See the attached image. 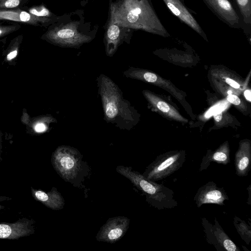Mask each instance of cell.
Segmentation results:
<instances>
[{
	"instance_id": "1",
	"label": "cell",
	"mask_w": 251,
	"mask_h": 251,
	"mask_svg": "<svg viewBox=\"0 0 251 251\" xmlns=\"http://www.w3.org/2000/svg\"><path fill=\"white\" fill-rule=\"evenodd\" d=\"M98 28L97 25L85 20L83 10L77 9L59 16L47 27L41 39L60 47L78 49L93 41Z\"/></svg>"
},
{
	"instance_id": "2",
	"label": "cell",
	"mask_w": 251,
	"mask_h": 251,
	"mask_svg": "<svg viewBox=\"0 0 251 251\" xmlns=\"http://www.w3.org/2000/svg\"><path fill=\"white\" fill-rule=\"evenodd\" d=\"M109 10L121 25L163 37L170 36L151 0H109Z\"/></svg>"
},
{
	"instance_id": "3",
	"label": "cell",
	"mask_w": 251,
	"mask_h": 251,
	"mask_svg": "<svg viewBox=\"0 0 251 251\" xmlns=\"http://www.w3.org/2000/svg\"><path fill=\"white\" fill-rule=\"evenodd\" d=\"M104 120L120 129L129 130L136 122V112L126 100L118 85L108 76L100 74L97 78Z\"/></svg>"
},
{
	"instance_id": "4",
	"label": "cell",
	"mask_w": 251,
	"mask_h": 251,
	"mask_svg": "<svg viewBox=\"0 0 251 251\" xmlns=\"http://www.w3.org/2000/svg\"><path fill=\"white\" fill-rule=\"evenodd\" d=\"M116 170L144 192L149 202L155 208L162 210L177 205L174 192L171 189L147 179L139 173L132 171L131 168L119 166Z\"/></svg>"
},
{
	"instance_id": "5",
	"label": "cell",
	"mask_w": 251,
	"mask_h": 251,
	"mask_svg": "<svg viewBox=\"0 0 251 251\" xmlns=\"http://www.w3.org/2000/svg\"><path fill=\"white\" fill-rule=\"evenodd\" d=\"M185 161L184 151H173L158 156L143 175L147 179L162 180L179 170Z\"/></svg>"
},
{
	"instance_id": "6",
	"label": "cell",
	"mask_w": 251,
	"mask_h": 251,
	"mask_svg": "<svg viewBox=\"0 0 251 251\" xmlns=\"http://www.w3.org/2000/svg\"><path fill=\"white\" fill-rule=\"evenodd\" d=\"M78 153L74 148L61 146L56 149L52 155V163L55 170L66 180L75 178L80 169Z\"/></svg>"
},
{
	"instance_id": "7",
	"label": "cell",
	"mask_w": 251,
	"mask_h": 251,
	"mask_svg": "<svg viewBox=\"0 0 251 251\" xmlns=\"http://www.w3.org/2000/svg\"><path fill=\"white\" fill-rule=\"evenodd\" d=\"M108 16L103 43L106 55L112 57L121 45L130 43L133 30L120 25L109 10Z\"/></svg>"
},
{
	"instance_id": "8",
	"label": "cell",
	"mask_w": 251,
	"mask_h": 251,
	"mask_svg": "<svg viewBox=\"0 0 251 251\" xmlns=\"http://www.w3.org/2000/svg\"><path fill=\"white\" fill-rule=\"evenodd\" d=\"M207 7L221 21L233 28H243L239 12L229 0H202Z\"/></svg>"
},
{
	"instance_id": "9",
	"label": "cell",
	"mask_w": 251,
	"mask_h": 251,
	"mask_svg": "<svg viewBox=\"0 0 251 251\" xmlns=\"http://www.w3.org/2000/svg\"><path fill=\"white\" fill-rule=\"evenodd\" d=\"M58 18H50L38 17L20 8L0 9V20L11 21L36 26L47 28L54 23Z\"/></svg>"
},
{
	"instance_id": "10",
	"label": "cell",
	"mask_w": 251,
	"mask_h": 251,
	"mask_svg": "<svg viewBox=\"0 0 251 251\" xmlns=\"http://www.w3.org/2000/svg\"><path fill=\"white\" fill-rule=\"evenodd\" d=\"M228 200L223 188L219 187L212 181H209L198 189L194 197L198 207L204 204H215L224 205L225 201Z\"/></svg>"
},
{
	"instance_id": "11",
	"label": "cell",
	"mask_w": 251,
	"mask_h": 251,
	"mask_svg": "<svg viewBox=\"0 0 251 251\" xmlns=\"http://www.w3.org/2000/svg\"><path fill=\"white\" fill-rule=\"evenodd\" d=\"M162 0L170 11L181 22L207 40V38L205 33L192 14H196V12L186 7L184 3L179 0Z\"/></svg>"
},
{
	"instance_id": "12",
	"label": "cell",
	"mask_w": 251,
	"mask_h": 251,
	"mask_svg": "<svg viewBox=\"0 0 251 251\" xmlns=\"http://www.w3.org/2000/svg\"><path fill=\"white\" fill-rule=\"evenodd\" d=\"M202 225L207 239L215 247L223 248L227 251H240L216 219L215 224L213 225L203 219Z\"/></svg>"
},
{
	"instance_id": "13",
	"label": "cell",
	"mask_w": 251,
	"mask_h": 251,
	"mask_svg": "<svg viewBox=\"0 0 251 251\" xmlns=\"http://www.w3.org/2000/svg\"><path fill=\"white\" fill-rule=\"evenodd\" d=\"M129 219L125 217H117L109 219L103 226L99 240L114 243L122 238L128 226Z\"/></svg>"
},
{
	"instance_id": "14",
	"label": "cell",
	"mask_w": 251,
	"mask_h": 251,
	"mask_svg": "<svg viewBox=\"0 0 251 251\" xmlns=\"http://www.w3.org/2000/svg\"><path fill=\"white\" fill-rule=\"evenodd\" d=\"M234 164L236 174L246 176L251 167V146L248 142L242 143L235 155Z\"/></svg>"
},
{
	"instance_id": "15",
	"label": "cell",
	"mask_w": 251,
	"mask_h": 251,
	"mask_svg": "<svg viewBox=\"0 0 251 251\" xmlns=\"http://www.w3.org/2000/svg\"><path fill=\"white\" fill-rule=\"evenodd\" d=\"M22 121L26 125L28 130L35 133H41L47 131L51 123L57 122L56 120L50 115L30 118L25 112H23Z\"/></svg>"
},
{
	"instance_id": "16",
	"label": "cell",
	"mask_w": 251,
	"mask_h": 251,
	"mask_svg": "<svg viewBox=\"0 0 251 251\" xmlns=\"http://www.w3.org/2000/svg\"><path fill=\"white\" fill-rule=\"evenodd\" d=\"M212 162L218 164L226 165L230 162L229 148L224 145L218 150L211 153H208L202 159L200 171L206 169Z\"/></svg>"
},
{
	"instance_id": "17",
	"label": "cell",
	"mask_w": 251,
	"mask_h": 251,
	"mask_svg": "<svg viewBox=\"0 0 251 251\" xmlns=\"http://www.w3.org/2000/svg\"><path fill=\"white\" fill-rule=\"evenodd\" d=\"M33 195L36 200L53 209L62 208L64 203L61 195L56 191L46 193L40 190H34Z\"/></svg>"
},
{
	"instance_id": "18",
	"label": "cell",
	"mask_w": 251,
	"mask_h": 251,
	"mask_svg": "<svg viewBox=\"0 0 251 251\" xmlns=\"http://www.w3.org/2000/svg\"><path fill=\"white\" fill-rule=\"evenodd\" d=\"M143 93L146 99L152 105L166 115L179 121H185V119L179 114L175 109L166 102L160 100L148 91H144Z\"/></svg>"
},
{
	"instance_id": "19",
	"label": "cell",
	"mask_w": 251,
	"mask_h": 251,
	"mask_svg": "<svg viewBox=\"0 0 251 251\" xmlns=\"http://www.w3.org/2000/svg\"><path fill=\"white\" fill-rule=\"evenodd\" d=\"M243 23V31L251 33V0H233Z\"/></svg>"
},
{
	"instance_id": "20",
	"label": "cell",
	"mask_w": 251,
	"mask_h": 251,
	"mask_svg": "<svg viewBox=\"0 0 251 251\" xmlns=\"http://www.w3.org/2000/svg\"><path fill=\"white\" fill-rule=\"evenodd\" d=\"M24 223L13 224H0V238H16L29 232Z\"/></svg>"
},
{
	"instance_id": "21",
	"label": "cell",
	"mask_w": 251,
	"mask_h": 251,
	"mask_svg": "<svg viewBox=\"0 0 251 251\" xmlns=\"http://www.w3.org/2000/svg\"><path fill=\"white\" fill-rule=\"evenodd\" d=\"M23 38V35H21L13 39L6 50L3 51L2 54L4 56V61L8 64L10 65L15 64Z\"/></svg>"
},
{
	"instance_id": "22",
	"label": "cell",
	"mask_w": 251,
	"mask_h": 251,
	"mask_svg": "<svg viewBox=\"0 0 251 251\" xmlns=\"http://www.w3.org/2000/svg\"><path fill=\"white\" fill-rule=\"evenodd\" d=\"M234 225L238 233L242 239L247 244H249L251 240V230L250 226L238 217L235 216L234 219Z\"/></svg>"
},
{
	"instance_id": "23",
	"label": "cell",
	"mask_w": 251,
	"mask_h": 251,
	"mask_svg": "<svg viewBox=\"0 0 251 251\" xmlns=\"http://www.w3.org/2000/svg\"><path fill=\"white\" fill-rule=\"evenodd\" d=\"M27 12L32 15L40 17L57 18L59 16L50 11L43 4L30 7L28 9Z\"/></svg>"
},
{
	"instance_id": "24",
	"label": "cell",
	"mask_w": 251,
	"mask_h": 251,
	"mask_svg": "<svg viewBox=\"0 0 251 251\" xmlns=\"http://www.w3.org/2000/svg\"><path fill=\"white\" fill-rule=\"evenodd\" d=\"M30 0H0V9H18Z\"/></svg>"
},
{
	"instance_id": "25",
	"label": "cell",
	"mask_w": 251,
	"mask_h": 251,
	"mask_svg": "<svg viewBox=\"0 0 251 251\" xmlns=\"http://www.w3.org/2000/svg\"><path fill=\"white\" fill-rule=\"evenodd\" d=\"M20 28L21 25L18 24L9 25L0 24V38L14 32Z\"/></svg>"
},
{
	"instance_id": "26",
	"label": "cell",
	"mask_w": 251,
	"mask_h": 251,
	"mask_svg": "<svg viewBox=\"0 0 251 251\" xmlns=\"http://www.w3.org/2000/svg\"><path fill=\"white\" fill-rule=\"evenodd\" d=\"M227 100L229 102L235 105H239L241 102L240 99L237 96L232 94L228 95Z\"/></svg>"
},
{
	"instance_id": "27",
	"label": "cell",
	"mask_w": 251,
	"mask_h": 251,
	"mask_svg": "<svg viewBox=\"0 0 251 251\" xmlns=\"http://www.w3.org/2000/svg\"><path fill=\"white\" fill-rule=\"evenodd\" d=\"M226 81L230 86L234 88L238 89L240 87L239 84L237 82L229 78H226Z\"/></svg>"
},
{
	"instance_id": "28",
	"label": "cell",
	"mask_w": 251,
	"mask_h": 251,
	"mask_svg": "<svg viewBox=\"0 0 251 251\" xmlns=\"http://www.w3.org/2000/svg\"><path fill=\"white\" fill-rule=\"evenodd\" d=\"M213 117L216 121L220 122L222 118V112H219L218 113H215L213 115Z\"/></svg>"
},
{
	"instance_id": "29",
	"label": "cell",
	"mask_w": 251,
	"mask_h": 251,
	"mask_svg": "<svg viewBox=\"0 0 251 251\" xmlns=\"http://www.w3.org/2000/svg\"><path fill=\"white\" fill-rule=\"evenodd\" d=\"M244 95L246 99L249 101L251 100V94L250 90H247L244 92Z\"/></svg>"
},
{
	"instance_id": "30",
	"label": "cell",
	"mask_w": 251,
	"mask_h": 251,
	"mask_svg": "<svg viewBox=\"0 0 251 251\" xmlns=\"http://www.w3.org/2000/svg\"><path fill=\"white\" fill-rule=\"evenodd\" d=\"M1 132L0 131V145H1Z\"/></svg>"
},
{
	"instance_id": "31",
	"label": "cell",
	"mask_w": 251,
	"mask_h": 251,
	"mask_svg": "<svg viewBox=\"0 0 251 251\" xmlns=\"http://www.w3.org/2000/svg\"><path fill=\"white\" fill-rule=\"evenodd\" d=\"M227 93H228V95L231 94H232V91H228L227 92Z\"/></svg>"
},
{
	"instance_id": "32",
	"label": "cell",
	"mask_w": 251,
	"mask_h": 251,
	"mask_svg": "<svg viewBox=\"0 0 251 251\" xmlns=\"http://www.w3.org/2000/svg\"><path fill=\"white\" fill-rule=\"evenodd\" d=\"M180 0L183 3H184V0Z\"/></svg>"
},
{
	"instance_id": "33",
	"label": "cell",
	"mask_w": 251,
	"mask_h": 251,
	"mask_svg": "<svg viewBox=\"0 0 251 251\" xmlns=\"http://www.w3.org/2000/svg\"><path fill=\"white\" fill-rule=\"evenodd\" d=\"M89 0H85V1L86 2V3H87V2H88V1H89Z\"/></svg>"
}]
</instances>
